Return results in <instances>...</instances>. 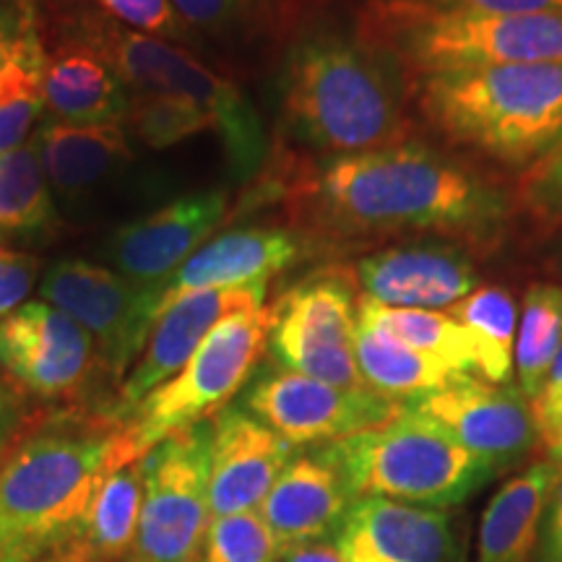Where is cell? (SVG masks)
<instances>
[{
	"instance_id": "cell-3",
	"label": "cell",
	"mask_w": 562,
	"mask_h": 562,
	"mask_svg": "<svg viewBox=\"0 0 562 562\" xmlns=\"http://www.w3.org/2000/svg\"><path fill=\"white\" fill-rule=\"evenodd\" d=\"M425 123L456 151L526 172L562 136V63L484 66L409 81Z\"/></svg>"
},
{
	"instance_id": "cell-25",
	"label": "cell",
	"mask_w": 562,
	"mask_h": 562,
	"mask_svg": "<svg viewBox=\"0 0 562 562\" xmlns=\"http://www.w3.org/2000/svg\"><path fill=\"white\" fill-rule=\"evenodd\" d=\"M558 463L544 459L495 492L480 524V562H531Z\"/></svg>"
},
{
	"instance_id": "cell-21",
	"label": "cell",
	"mask_w": 562,
	"mask_h": 562,
	"mask_svg": "<svg viewBox=\"0 0 562 562\" xmlns=\"http://www.w3.org/2000/svg\"><path fill=\"white\" fill-rule=\"evenodd\" d=\"M311 250V240L292 227H243L203 245L161 286L159 313L167 302L188 292L248 290L269 286Z\"/></svg>"
},
{
	"instance_id": "cell-35",
	"label": "cell",
	"mask_w": 562,
	"mask_h": 562,
	"mask_svg": "<svg viewBox=\"0 0 562 562\" xmlns=\"http://www.w3.org/2000/svg\"><path fill=\"white\" fill-rule=\"evenodd\" d=\"M89 5L117 24L175 45H191L195 40L191 26L178 16L170 0H89Z\"/></svg>"
},
{
	"instance_id": "cell-15",
	"label": "cell",
	"mask_w": 562,
	"mask_h": 562,
	"mask_svg": "<svg viewBox=\"0 0 562 562\" xmlns=\"http://www.w3.org/2000/svg\"><path fill=\"white\" fill-rule=\"evenodd\" d=\"M227 191L214 188L188 193L144 220L123 224L104 243L110 269L144 290L161 294L172 273L206 245L211 232L227 216Z\"/></svg>"
},
{
	"instance_id": "cell-34",
	"label": "cell",
	"mask_w": 562,
	"mask_h": 562,
	"mask_svg": "<svg viewBox=\"0 0 562 562\" xmlns=\"http://www.w3.org/2000/svg\"><path fill=\"white\" fill-rule=\"evenodd\" d=\"M513 203L539 235H554L562 227V136L542 159L521 172Z\"/></svg>"
},
{
	"instance_id": "cell-30",
	"label": "cell",
	"mask_w": 562,
	"mask_h": 562,
	"mask_svg": "<svg viewBox=\"0 0 562 562\" xmlns=\"http://www.w3.org/2000/svg\"><path fill=\"white\" fill-rule=\"evenodd\" d=\"M562 351V281H533L526 286L521 326L516 331L513 370L524 396H537L547 372Z\"/></svg>"
},
{
	"instance_id": "cell-27",
	"label": "cell",
	"mask_w": 562,
	"mask_h": 562,
	"mask_svg": "<svg viewBox=\"0 0 562 562\" xmlns=\"http://www.w3.org/2000/svg\"><path fill=\"white\" fill-rule=\"evenodd\" d=\"M58 229V206L34 138L0 154V245H42Z\"/></svg>"
},
{
	"instance_id": "cell-23",
	"label": "cell",
	"mask_w": 562,
	"mask_h": 562,
	"mask_svg": "<svg viewBox=\"0 0 562 562\" xmlns=\"http://www.w3.org/2000/svg\"><path fill=\"white\" fill-rule=\"evenodd\" d=\"M133 91L94 50L60 40L45 58V121L66 125H123Z\"/></svg>"
},
{
	"instance_id": "cell-5",
	"label": "cell",
	"mask_w": 562,
	"mask_h": 562,
	"mask_svg": "<svg viewBox=\"0 0 562 562\" xmlns=\"http://www.w3.org/2000/svg\"><path fill=\"white\" fill-rule=\"evenodd\" d=\"M357 40L406 81L442 70L562 63V11L461 13L412 0H368L357 16Z\"/></svg>"
},
{
	"instance_id": "cell-24",
	"label": "cell",
	"mask_w": 562,
	"mask_h": 562,
	"mask_svg": "<svg viewBox=\"0 0 562 562\" xmlns=\"http://www.w3.org/2000/svg\"><path fill=\"white\" fill-rule=\"evenodd\" d=\"M144 476L140 461L115 467L97 484L94 495L63 542L45 562H125L138 529Z\"/></svg>"
},
{
	"instance_id": "cell-12",
	"label": "cell",
	"mask_w": 562,
	"mask_h": 562,
	"mask_svg": "<svg viewBox=\"0 0 562 562\" xmlns=\"http://www.w3.org/2000/svg\"><path fill=\"white\" fill-rule=\"evenodd\" d=\"M240 406L294 448H311L381 427L404 404L375 391L339 389L273 364L250 378Z\"/></svg>"
},
{
	"instance_id": "cell-44",
	"label": "cell",
	"mask_w": 562,
	"mask_h": 562,
	"mask_svg": "<svg viewBox=\"0 0 562 562\" xmlns=\"http://www.w3.org/2000/svg\"><path fill=\"white\" fill-rule=\"evenodd\" d=\"M554 240H552V252H550V261H547V269H550L554 277H562V227L554 232Z\"/></svg>"
},
{
	"instance_id": "cell-14",
	"label": "cell",
	"mask_w": 562,
	"mask_h": 562,
	"mask_svg": "<svg viewBox=\"0 0 562 562\" xmlns=\"http://www.w3.org/2000/svg\"><path fill=\"white\" fill-rule=\"evenodd\" d=\"M438 422L446 432L490 463L495 472L518 467L539 448V432L533 425L531 402L521 389L463 375L446 389L425 393L404 404Z\"/></svg>"
},
{
	"instance_id": "cell-43",
	"label": "cell",
	"mask_w": 562,
	"mask_h": 562,
	"mask_svg": "<svg viewBox=\"0 0 562 562\" xmlns=\"http://www.w3.org/2000/svg\"><path fill=\"white\" fill-rule=\"evenodd\" d=\"M279 562H349V558L344 554L339 539L323 537L290 547V550L281 552Z\"/></svg>"
},
{
	"instance_id": "cell-32",
	"label": "cell",
	"mask_w": 562,
	"mask_h": 562,
	"mask_svg": "<svg viewBox=\"0 0 562 562\" xmlns=\"http://www.w3.org/2000/svg\"><path fill=\"white\" fill-rule=\"evenodd\" d=\"M125 123L140 144L151 149H170L203 131H214L199 104L170 94H146V91H133Z\"/></svg>"
},
{
	"instance_id": "cell-31",
	"label": "cell",
	"mask_w": 562,
	"mask_h": 562,
	"mask_svg": "<svg viewBox=\"0 0 562 562\" xmlns=\"http://www.w3.org/2000/svg\"><path fill=\"white\" fill-rule=\"evenodd\" d=\"M474 336L482 349V381L505 385L513 375L518 307L505 286H476L446 311Z\"/></svg>"
},
{
	"instance_id": "cell-41",
	"label": "cell",
	"mask_w": 562,
	"mask_h": 562,
	"mask_svg": "<svg viewBox=\"0 0 562 562\" xmlns=\"http://www.w3.org/2000/svg\"><path fill=\"white\" fill-rule=\"evenodd\" d=\"M539 562H562V467L547 497V508L539 531Z\"/></svg>"
},
{
	"instance_id": "cell-9",
	"label": "cell",
	"mask_w": 562,
	"mask_h": 562,
	"mask_svg": "<svg viewBox=\"0 0 562 562\" xmlns=\"http://www.w3.org/2000/svg\"><path fill=\"white\" fill-rule=\"evenodd\" d=\"M357 279L347 266H326L300 279L269 305L273 364L349 391L364 385L355 355Z\"/></svg>"
},
{
	"instance_id": "cell-2",
	"label": "cell",
	"mask_w": 562,
	"mask_h": 562,
	"mask_svg": "<svg viewBox=\"0 0 562 562\" xmlns=\"http://www.w3.org/2000/svg\"><path fill=\"white\" fill-rule=\"evenodd\" d=\"M128 461L131 435L108 414H63L19 438L0 461V562H45Z\"/></svg>"
},
{
	"instance_id": "cell-11",
	"label": "cell",
	"mask_w": 562,
	"mask_h": 562,
	"mask_svg": "<svg viewBox=\"0 0 562 562\" xmlns=\"http://www.w3.org/2000/svg\"><path fill=\"white\" fill-rule=\"evenodd\" d=\"M42 300L76 321L94 339L104 375L115 396L146 347L159 318L161 294L133 284L110 266L60 258L40 281Z\"/></svg>"
},
{
	"instance_id": "cell-26",
	"label": "cell",
	"mask_w": 562,
	"mask_h": 562,
	"mask_svg": "<svg viewBox=\"0 0 562 562\" xmlns=\"http://www.w3.org/2000/svg\"><path fill=\"white\" fill-rule=\"evenodd\" d=\"M355 355L364 385L378 396L398 404H409L414 398L446 389L467 375L409 344L393 339L391 334L362 321L360 315H357Z\"/></svg>"
},
{
	"instance_id": "cell-4",
	"label": "cell",
	"mask_w": 562,
	"mask_h": 562,
	"mask_svg": "<svg viewBox=\"0 0 562 562\" xmlns=\"http://www.w3.org/2000/svg\"><path fill=\"white\" fill-rule=\"evenodd\" d=\"M398 70L360 40L311 34L281 70V121L290 136L321 157L396 146L409 138Z\"/></svg>"
},
{
	"instance_id": "cell-1",
	"label": "cell",
	"mask_w": 562,
	"mask_h": 562,
	"mask_svg": "<svg viewBox=\"0 0 562 562\" xmlns=\"http://www.w3.org/2000/svg\"><path fill=\"white\" fill-rule=\"evenodd\" d=\"M269 188L266 199H281L311 243L430 235L484 252L501 245L516 211L503 186L419 140L318 161L284 157Z\"/></svg>"
},
{
	"instance_id": "cell-13",
	"label": "cell",
	"mask_w": 562,
	"mask_h": 562,
	"mask_svg": "<svg viewBox=\"0 0 562 562\" xmlns=\"http://www.w3.org/2000/svg\"><path fill=\"white\" fill-rule=\"evenodd\" d=\"M100 368L94 339L45 300H26L0 321V372L21 393L50 404L79 402Z\"/></svg>"
},
{
	"instance_id": "cell-7",
	"label": "cell",
	"mask_w": 562,
	"mask_h": 562,
	"mask_svg": "<svg viewBox=\"0 0 562 562\" xmlns=\"http://www.w3.org/2000/svg\"><path fill=\"white\" fill-rule=\"evenodd\" d=\"M360 497L453 508L497 472L425 414L402 406L381 427L328 442Z\"/></svg>"
},
{
	"instance_id": "cell-8",
	"label": "cell",
	"mask_w": 562,
	"mask_h": 562,
	"mask_svg": "<svg viewBox=\"0 0 562 562\" xmlns=\"http://www.w3.org/2000/svg\"><path fill=\"white\" fill-rule=\"evenodd\" d=\"M269 305L227 315L182 370L154 389L123 422L136 459L170 435L209 422L229 406L269 351Z\"/></svg>"
},
{
	"instance_id": "cell-28",
	"label": "cell",
	"mask_w": 562,
	"mask_h": 562,
	"mask_svg": "<svg viewBox=\"0 0 562 562\" xmlns=\"http://www.w3.org/2000/svg\"><path fill=\"white\" fill-rule=\"evenodd\" d=\"M357 315L372 323L393 339L409 344L425 351L448 368L482 378V349L480 344L459 321L446 311H404V307H385L381 302L360 294Z\"/></svg>"
},
{
	"instance_id": "cell-39",
	"label": "cell",
	"mask_w": 562,
	"mask_h": 562,
	"mask_svg": "<svg viewBox=\"0 0 562 562\" xmlns=\"http://www.w3.org/2000/svg\"><path fill=\"white\" fill-rule=\"evenodd\" d=\"M438 11L461 13H554L562 11V0H412Z\"/></svg>"
},
{
	"instance_id": "cell-18",
	"label": "cell",
	"mask_w": 562,
	"mask_h": 562,
	"mask_svg": "<svg viewBox=\"0 0 562 562\" xmlns=\"http://www.w3.org/2000/svg\"><path fill=\"white\" fill-rule=\"evenodd\" d=\"M297 448L240 404L211 417L209 508L211 518L258 510Z\"/></svg>"
},
{
	"instance_id": "cell-42",
	"label": "cell",
	"mask_w": 562,
	"mask_h": 562,
	"mask_svg": "<svg viewBox=\"0 0 562 562\" xmlns=\"http://www.w3.org/2000/svg\"><path fill=\"white\" fill-rule=\"evenodd\" d=\"M21 425H24V402L21 391L9 378L0 372V461L11 451L13 442L19 440Z\"/></svg>"
},
{
	"instance_id": "cell-29",
	"label": "cell",
	"mask_w": 562,
	"mask_h": 562,
	"mask_svg": "<svg viewBox=\"0 0 562 562\" xmlns=\"http://www.w3.org/2000/svg\"><path fill=\"white\" fill-rule=\"evenodd\" d=\"M45 58L40 19L0 70V154L26 144L45 115Z\"/></svg>"
},
{
	"instance_id": "cell-37",
	"label": "cell",
	"mask_w": 562,
	"mask_h": 562,
	"mask_svg": "<svg viewBox=\"0 0 562 562\" xmlns=\"http://www.w3.org/2000/svg\"><path fill=\"white\" fill-rule=\"evenodd\" d=\"M531 414L539 446L544 448L550 461L562 467V351L547 372L542 389L531 398Z\"/></svg>"
},
{
	"instance_id": "cell-19",
	"label": "cell",
	"mask_w": 562,
	"mask_h": 562,
	"mask_svg": "<svg viewBox=\"0 0 562 562\" xmlns=\"http://www.w3.org/2000/svg\"><path fill=\"white\" fill-rule=\"evenodd\" d=\"M357 501L360 495L326 442L297 448L258 513L284 552L294 544L336 537Z\"/></svg>"
},
{
	"instance_id": "cell-16",
	"label": "cell",
	"mask_w": 562,
	"mask_h": 562,
	"mask_svg": "<svg viewBox=\"0 0 562 562\" xmlns=\"http://www.w3.org/2000/svg\"><path fill=\"white\" fill-rule=\"evenodd\" d=\"M269 286H248V290H203L188 292L167 302L165 311L154 323L146 347L138 362L125 378L117 396L112 398L108 417L123 425L131 412L144 402L154 389L167 383L191 355L201 347V341L214 331L232 313L250 311L266 305Z\"/></svg>"
},
{
	"instance_id": "cell-17",
	"label": "cell",
	"mask_w": 562,
	"mask_h": 562,
	"mask_svg": "<svg viewBox=\"0 0 562 562\" xmlns=\"http://www.w3.org/2000/svg\"><path fill=\"white\" fill-rule=\"evenodd\" d=\"M351 271L364 297L404 311H448L480 286L474 252L440 237L375 250Z\"/></svg>"
},
{
	"instance_id": "cell-38",
	"label": "cell",
	"mask_w": 562,
	"mask_h": 562,
	"mask_svg": "<svg viewBox=\"0 0 562 562\" xmlns=\"http://www.w3.org/2000/svg\"><path fill=\"white\" fill-rule=\"evenodd\" d=\"M40 258L32 252L0 245V321L19 311L40 277Z\"/></svg>"
},
{
	"instance_id": "cell-10",
	"label": "cell",
	"mask_w": 562,
	"mask_h": 562,
	"mask_svg": "<svg viewBox=\"0 0 562 562\" xmlns=\"http://www.w3.org/2000/svg\"><path fill=\"white\" fill-rule=\"evenodd\" d=\"M211 419L165 438L140 456L144 497L125 562H195L209 529Z\"/></svg>"
},
{
	"instance_id": "cell-40",
	"label": "cell",
	"mask_w": 562,
	"mask_h": 562,
	"mask_svg": "<svg viewBox=\"0 0 562 562\" xmlns=\"http://www.w3.org/2000/svg\"><path fill=\"white\" fill-rule=\"evenodd\" d=\"M40 19L32 0H0V70L11 60L24 32Z\"/></svg>"
},
{
	"instance_id": "cell-6",
	"label": "cell",
	"mask_w": 562,
	"mask_h": 562,
	"mask_svg": "<svg viewBox=\"0 0 562 562\" xmlns=\"http://www.w3.org/2000/svg\"><path fill=\"white\" fill-rule=\"evenodd\" d=\"M58 34L94 50L131 91L170 94L199 104L220 133L229 170L237 178H252L263 167L269 140L252 102L235 81L222 79L182 45L117 24L89 3L70 9L60 19Z\"/></svg>"
},
{
	"instance_id": "cell-20",
	"label": "cell",
	"mask_w": 562,
	"mask_h": 562,
	"mask_svg": "<svg viewBox=\"0 0 562 562\" xmlns=\"http://www.w3.org/2000/svg\"><path fill=\"white\" fill-rule=\"evenodd\" d=\"M336 539L349 562H463L446 510L389 497H360Z\"/></svg>"
},
{
	"instance_id": "cell-36",
	"label": "cell",
	"mask_w": 562,
	"mask_h": 562,
	"mask_svg": "<svg viewBox=\"0 0 562 562\" xmlns=\"http://www.w3.org/2000/svg\"><path fill=\"white\" fill-rule=\"evenodd\" d=\"M191 32L232 37L248 32L263 16L266 0H170Z\"/></svg>"
},
{
	"instance_id": "cell-22",
	"label": "cell",
	"mask_w": 562,
	"mask_h": 562,
	"mask_svg": "<svg viewBox=\"0 0 562 562\" xmlns=\"http://www.w3.org/2000/svg\"><path fill=\"white\" fill-rule=\"evenodd\" d=\"M42 167L58 203L87 201L133 161L123 125H66L42 117L32 133Z\"/></svg>"
},
{
	"instance_id": "cell-33",
	"label": "cell",
	"mask_w": 562,
	"mask_h": 562,
	"mask_svg": "<svg viewBox=\"0 0 562 562\" xmlns=\"http://www.w3.org/2000/svg\"><path fill=\"white\" fill-rule=\"evenodd\" d=\"M281 547L258 510L211 518L195 562H279Z\"/></svg>"
}]
</instances>
